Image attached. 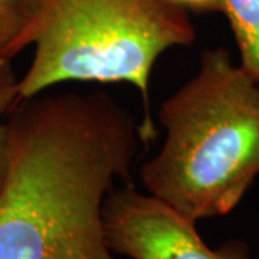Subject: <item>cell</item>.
<instances>
[{"mask_svg": "<svg viewBox=\"0 0 259 259\" xmlns=\"http://www.w3.org/2000/svg\"><path fill=\"white\" fill-rule=\"evenodd\" d=\"M8 125L0 259H118L102 206L117 182L131 185L139 122L105 91H93L44 97Z\"/></svg>", "mask_w": 259, "mask_h": 259, "instance_id": "6da1fadb", "label": "cell"}, {"mask_svg": "<svg viewBox=\"0 0 259 259\" xmlns=\"http://www.w3.org/2000/svg\"><path fill=\"white\" fill-rule=\"evenodd\" d=\"M166 137L140 168L146 193L199 222L231 213L259 176V82L223 48L160 107Z\"/></svg>", "mask_w": 259, "mask_h": 259, "instance_id": "7a4b0ae2", "label": "cell"}, {"mask_svg": "<svg viewBox=\"0 0 259 259\" xmlns=\"http://www.w3.org/2000/svg\"><path fill=\"white\" fill-rule=\"evenodd\" d=\"M22 25L8 58L29 45L32 64L18 102L65 82H127L140 93L144 141L154 136L150 76L166 51L196 40L189 12L173 0H16Z\"/></svg>", "mask_w": 259, "mask_h": 259, "instance_id": "3957f363", "label": "cell"}, {"mask_svg": "<svg viewBox=\"0 0 259 259\" xmlns=\"http://www.w3.org/2000/svg\"><path fill=\"white\" fill-rule=\"evenodd\" d=\"M111 250L128 259H253L249 248L229 241L210 248L187 219L164 202L131 185L114 189L102 206Z\"/></svg>", "mask_w": 259, "mask_h": 259, "instance_id": "277c9868", "label": "cell"}, {"mask_svg": "<svg viewBox=\"0 0 259 259\" xmlns=\"http://www.w3.org/2000/svg\"><path fill=\"white\" fill-rule=\"evenodd\" d=\"M222 13L238 45L239 65L259 82V0H223Z\"/></svg>", "mask_w": 259, "mask_h": 259, "instance_id": "5b68a950", "label": "cell"}, {"mask_svg": "<svg viewBox=\"0 0 259 259\" xmlns=\"http://www.w3.org/2000/svg\"><path fill=\"white\" fill-rule=\"evenodd\" d=\"M22 25L16 0H0V58H8L9 48Z\"/></svg>", "mask_w": 259, "mask_h": 259, "instance_id": "8992f818", "label": "cell"}, {"mask_svg": "<svg viewBox=\"0 0 259 259\" xmlns=\"http://www.w3.org/2000/svg\"><path fill=\"white\" fill-rule=\"evenodd\" d=\"M18 81L10 59L0 58V120L18 102Z\"/></svg>", "mask_w": 259, "mask_h": 259, "instance_id": "52a82bcc", "label": "cell"}, {"mask_svg": "<svg viewBox=\"0 0 259 259\" xmlns=\"http://www.w3.org/2000/svg\"><path fill=\"white\" fill-rule=\"evenodd\" d=\"M10 154V130L8 124L0 122V192L8 175Z\"/></svg>", "mask_w": 259, "mask_h": 259, "instance_id": "ba28073f", "label": "cell"}, {"mask_svg": "<svg viewBox=\"0 0 259 259\" xmlns=\"http://www.w3.org/2000/svg\"><path fill=\"white\" fill-rule=\"evenodd\" d=\"M183 9L193 12H221L223 0H173Z\"/></svg>", "mask_w": 259, "mask_h": 259, "instance_id": "9c48e42d", "label": "cell"}]
</instances>
